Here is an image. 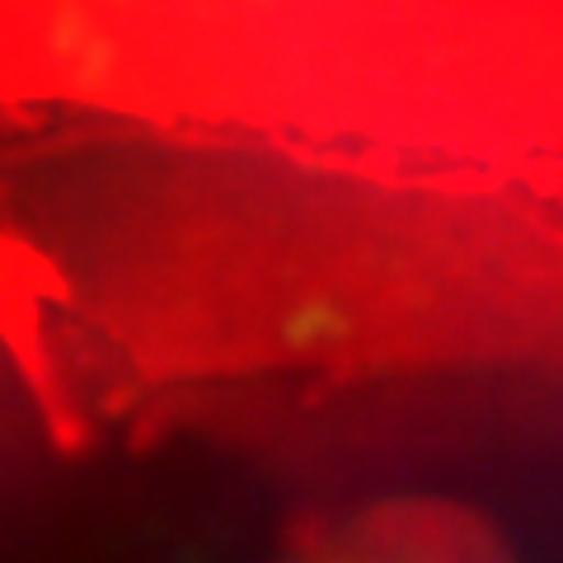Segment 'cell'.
Here are the masks:
<instances>
[{
    "instance_id": "cell-1",
    "label": "cell",
    "mask_w": 563,
    "mask_h": 563,
    "mask_svg": "<svg viewBox=\"0 0 563 563\" xmlns=\"http://www.w3.org/2000/svg\"><path fill=\"white\" fill-rule=\"evenodd\" d=\"M287 563H517L479 507L442 493H390L347 512Z\"/></svg>"
}]
</instances>
